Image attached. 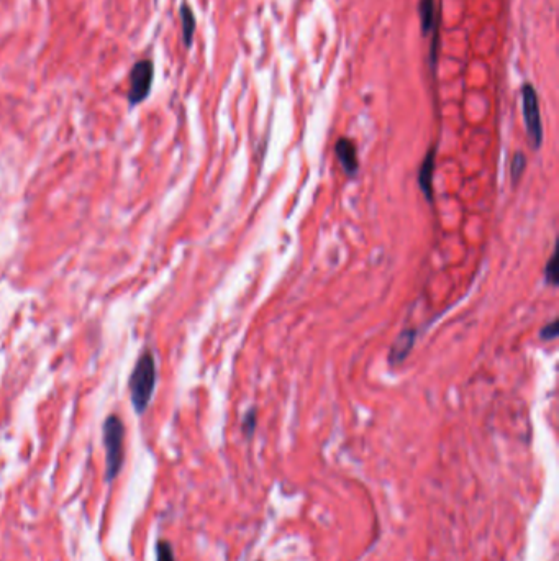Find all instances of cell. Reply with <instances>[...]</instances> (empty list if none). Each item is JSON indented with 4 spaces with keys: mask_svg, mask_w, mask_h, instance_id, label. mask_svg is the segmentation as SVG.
Masks as SVG:
<instances>
[{
    "mask_svg": "<svg viewBox=\"0 0 559 561\" xmlns=\"http://www.w3.org/2000/svg\"><path fill=\"white\" fill-rule=\"evenodd\" d=\"M156 381H158V373H156L155 355L151 350H145L138 356L135 368L128 379L130 399H132L133 409L137 411L138 416L145 414L146 409L150 407L151 399L156 391Z\"/></svg>",
    "mask_w": 559,
    "mask_h": 561,
    "instance_id": "obj_1",
    "label": "cell"
},
{
    "mask_svg": "<svg viewBox=\"0 0 559 561\" xmlns=\"http://www.w3.org/2000/svg\"><path fill=\"white\" fill-rule=\"evenodd\" d=\"M105 455H107V481H114L125 460V425L119 416L107 417L102 427Z\"/></svg>",
    "mask_w": 559,
    "mask_h": 561,
    "instance_id": "obj_2",
    "label": "cell"
},
{
    "mask_svg": "<svg viewBox=\"0 0 559 561\" xmlns=\"http://www.w3.org/2000/svg\"><path fill=\"white\" fill-rule=\"evenodd\" d=\"M522 112L528 140L532 143L533 148L538 150L543 143V124H541L537 91L532 84H525L522 87Z\"/></svg>",
    "mask_w": 559,
    "mask_h": 561,
    "instance_id": "obj_3",
    "label": "cell"
},
{
    "mask_svg": "<svg viewBox=\"0 0 559 561\" xmlns=\"http://www.w3.org/2000/svg\"><path fill=\"white\" fill-rule=\"evenodd\" d=\"M155 79V66L150 60H140L133 64L130 73V89H128V104L137 107L150 96L151 86Z\"/></svg>",
    "mask_w": 559,
    "mask_h": 561,
    "instance_id": "obj_4",
    "label": "cell"
},
{
    "mask_svg": "<svg viewBox=\"0 0 559 561\" xmlns=\"http://www.w3.org/2000/svg\"><path fill=\"white\" fill-rule=\"evenodd\" d=\"M335 155L340 161L341 168L348 176H356L360 171V160H358V150L355 143L350 138H340L335 145Z\"/></svg>",
    "mask_w": 559,
    "mask_h": 561,
    "instance_id": "obj_5",
    "label": "cell"
},
{
    "mask_svg": "<svg viewBox=\"0 0 559 561\" xmlns=\"http://www.w3.org/2000/svg\"><path fill=\"white\" fill-rule=\"evenodd\" d=\"M415 340H417V332L415 330H404L397 337L396 342L392 345L391 352H389V363L391 365H399L402 361L409 356L414 348Z\"/></svg>",
    "mask_w": 559,
    "mask_h": 561,
    "instance_id": "obj_6",
    "label": "cell"
},
{
    "mask_svg": "<svg viewBox=\"0 0 559 561\" xmlns=\"http://www.w3.org/2000/svg\"><path fill=\"white\" fill-rule=\"evenodd\" d=\"M435 148L427 151V155L423 158L422 166L419 169V186L422 189L423 196L428 202H433V171H435Z\"/></svg>",
    "mask_w": 559,
    "mask_h": 561,
    "instance_id": "obj_7",
    "label": "cell"
},
{
    "mask_svg": "<svg viewBox=\"0 0 559 561\" xmlns=\"http://www.w3.org/2000/svg\"><path fill=\"white\" fill-rule=\"evenodd\" d=\"M420 25H422L423 37H428L432 33L435 23L441 19V15L437 14L435 0H420L419 2Z\"/></svg>",
    "mask_w": 559,
    "mask_h": 561,
    "instance_id": "obj_8",
    "label": "cell"
},
{
    "mask_svg": "<svg viewBox=\"0 0 559 561\" xmlns=\"http://www.w3.org/2000/svg\"><path fill=\"white\" fill-rule=\"evenodd\" d=\"M179 17H181L182 42L187 48H191L197 28L196 15L192 12L191 7L184 2L181 5V10H179Z\"/></svg>",
    "mask_w": 559,
    "mask_h": 561,
    "instance_id": "obj_9",
    "label": "cell"
},
{
    "mask_svg": "<svg viewBox=\"0 0 559 561\" xmlns=\"http://www.w3.org/2000/svg\"><path fill=\"white\" fill-rule=\"evenodd\" d=\"M525 168H527V158H525L523 153L517 151L514 158H512V163H510V178H512V183H519V179L522 178Z\"/></svg>",
    "mask_w": 559,
    "mask_h": 561,
    "instance_id": "obj_10",
    "label": "cell"
},
{
    "mask_svg": "<svg viewBox=\"0 0 559 561\" xmlns=\"http://www.w3.org/2000/svg\"><path fill=\"white\" fill-rule=\"evenodd\" d=\"M556 261H558V255L553 253L551 255L550 261L546 263L545 266V279L546 283L550 284V286H558V273H556Z\"/></svg>",
    "mask_w": 559,
    "mask_h": 561,
    "instance_id": "obj_11",
    "label": "cell"
},
{
    "mask_svg": "<svg viewBox=\"0 0 559 561\" xmlns=\"http://www.w3.org/2000/svg\"><path fill=\"white\" fill-rule=\"evenodd\" d=\"M156 557L158 561H176L173 547L168 542H160L156 545Z\"/></svg>",
    "mask_w": 559,
    "mask_h": 561,
    "instance_id": "obj_12",
    "label": "cell"
},
{
    "mask_svg": "<svg viewBox=\"0 0 559 561\" xmlns=\"http://www.w3.org/2000/svg\"><path fill=\"white\" fill-rule=\"evenodd\" d=\"M540 337L541 340H546V342L555 340V338L558 337V320H551L550 324L541 327Z\"/></svg>",
    "mask_w": 559,
    "mask_h": 561,
    "instance_id": "obj_13",
    "label": "cell"
},
{
    "mask_svg": "<svg viewBox=\"0 0 559 561\" xmlns=\"http://www.w3.org/2000/svg\"><path fill=\"white\" fill-rule=\"evenodd\" d=\"M256 429V411L255 409H251L248 414L245 416V420H243V432H245L248 437L253 435Z\"/></svg>",
    "mask_w": 559,
    "mask_h": 561,
    "instance_id": "obj_14",
    "label": "cell"
}]
</instances>
